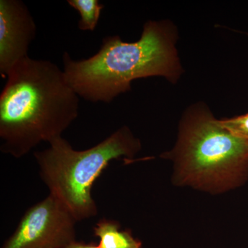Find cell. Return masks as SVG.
<instances>
[{
    "mask_svg": "<svg viewBox=\"0 0 248 248\" xmlns=\"http://www.w3.org/2000/svg\"><path fill=\"white\" fill-rule=\"evenodd\" d=\"M0 94V150L17 159L50 143L76 120L79 96L63 71L27 57L8 73Z\"/></svg>",
    "mask_w": 248,
    "mask_h": 248,
    "instance_id": "1",
    "label": "cell"
},
{
    "mask_svg": "<svg viewBox=\"0 0 248 248\" xmlns=\"http://www.w3.org/2000/svg\"><path fill=\"white\" fill-rule=\"evenodd\" d=\"M37 27L27 5L21 0H0V75L28 55Z\"/></svg>",
    "mask_w": 248,
    "mask_h": 248,
    "instance_id": "6",
    "label": "cell"
},
{
    "mask_svg": "<svg viewBox=\"0 0 248 248\" xmlns=\"http://www.w3.org/2000/svg\"><path fill=\"white\" fill-rule=\"evenodd\" d=\"M219 122L232 133L248 140V112L232 118L222 119Z\"/></svg>",
    "mask_w": 248,
    "mask_h": 248,
    "instance_id": "9",
    "label": "cell"
},
{
    "mask_svg": "<svg viewBox=\"0 0 248 248\" xmlns=\"http://www.w3.org/2000/svg\"><path fill=\"white\" fill-rule=\"evenodd\" d=\"M63 248H101L99 245L94 244H85L83 242H79V241H73L71 244L67 245Z\"/></svg>",
    "mask_w": 248,
    "mask_h": 248,
    "instance_id": "10",
    "label": "cell"
},
{
    "mask_svg": "<svg viewBox=\"0 0 248 248\" xmlns=\"http://www.w3.org/2000/svg\"><path fill=\"white\" fill-rule=\"evenodd\" d=\"M161 157L172 161L175 186L217 195L248 182V140L223 127L203 102L186 109L175 145Z\"/></svg>",
    "mask_w": 248,
    "mask_h": 248,
    "instance_id": "3",
    "label": "cell"
},
{
    "mask_svg": "<svg viewBox=\"0 0 248 248\" xmlns=\"http://www.w3.org/2000/svg\"><path fill=\"white\" fill-rule=\"evenodd\" d=\"M93 231L101 248H142L141 241L135 239L129 230L121 229L120 223L114 220L102 218Z\"/></svg>",
    "mask_w": 248,
    "mask_h": 248,
    "instance_id": "7",
    "label": "cell"
},
{
    "mask_svg": "<svg viewBox=\"0 0 248 248\" xmlns=\"http://www.w3.org/2000/svg\"><path fill=\"white\" fill-rule=\"evenodd\" d=\"M68 4L79 12L78 28L83 31H93L97 27L104 5L99 0H68Z\"/></svg>",
    "mask_w": 248,
    "mask_h": 248,
    "instance_id": "8",
    "label": "cell"
},
{
    "mask_svg": "<svg viewBox=\"0 0 248 248\" xmlns=\"http://www.w3.org/2000/svg\"><path fill=\"white\" fill-rule=\"evenodd\" d=\"M34 156L42 182L60 200L77 221L95 217L98 208L93 198V184L112 160L132 161L141 151V141L126 125L84 151H76L59 137Z\"/></svg>",
    "mask_w": 248,
    "mask_h": 248,
    "instance_id": "4",
    "label": "cell"
},
{
    "mask_svg": "<svg viewBox=\"0 0 248 248\" xmlns=\"http://www.w3.org/2000/svg\"><path fill=\"white\" fill-rule=\"evenodd\" d=\"M77 220L63 203L49 194L21 218L1 248H63L76 241Z\"/></svg>",
    "mask_w": 248,
    "mask_h": 248,
    "instance_id": "5",
    "label": "cell"
},
{
    "mask_svg": "<svg viewBox=\"0 0 248 248\" xmlns=\"http://www.w3.org/2000/svg\"><path fill=\"white\" fill-rule=\"evenodd\" d=\"M177 39V27L170 21L149 20L136 42L107 36L95 55L79 61L65 52L63 73L78 96L93 103L112 102L131 91L132 82L140 78L164 77L176 84L184 72Z\"/></svg>",
    "mask_w": 248,
    "mask_h": 248,
    "instance_id": "2",
    "label": "cell"
}]
</instances>
